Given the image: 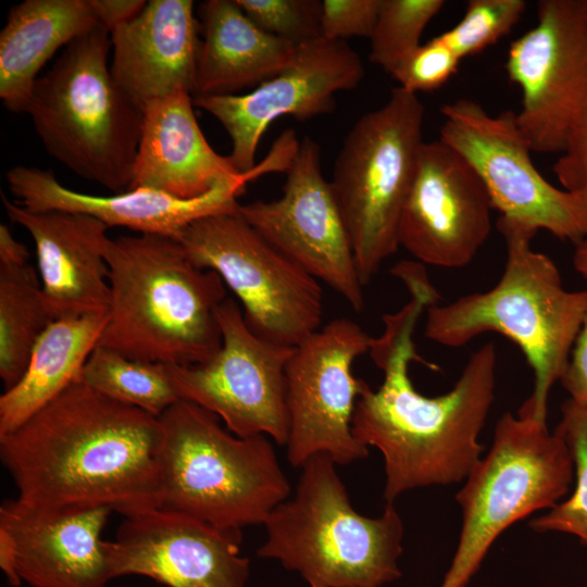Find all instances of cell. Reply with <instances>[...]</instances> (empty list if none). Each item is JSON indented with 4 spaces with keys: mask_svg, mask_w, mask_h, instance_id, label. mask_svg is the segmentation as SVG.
<instances>
[{
    "mask_svg": "<svg viewBox=\"0 0 587 587\" xmlns=\"http://www.w3.org/2000/svg\"><path fill=\"white\" fill-rule=\"evenodd\" d=\"M53 321L34 266L0 264V377L4 390L21 380L36 342Z\"/></svg>",
    "mask_w": 587,
    "mask_h": 587,
    "instance_id": "obj_27",
    "label": "cell"
},
{
    "mask_svg": "<svg viewBox=\"0 0 587 587\" xmlns=\"http://www.w3.org/2000/svg\"><path fill=\"white\" fill-rule=\"evenodd\" d=\"M160 505L217 527L264 524L290 494L265 435L239 437L214 413L178 400L159 416Z\"/></svg>",
    "mask_w": 587,
    "mask_h": 587,
    "instance_id": "obj_7",
    "label": "cell"
},
{
    "mask_svg": "<svg viewBox=\"0 0 587 587\" xmlns=\"http://www.w3.org/2000/svg\"><path fill=\"white\" fill-rule=\"evenodd\" d=\"M497 227L507 245L500 280L487 291L429 305L425 336L452 348L486 332L511 339L535 375L534 391L520 412L546 421L549 391L567 364L587 308V290L563 287L552 260L532 249L535 232L501 217Z\"/></svg>",
    "mask_w": 587,
    "mask_h": 587,
    "instance_id": "obj_4",
    "label": "cell"
},
{
    "mask_svg": "<svg viewBox=\"0 0 587 587\" xmlns=\"http://www.w3.org/2000/svg\"><path fill=\"white\" fill-rule=\"evenodd\" d=\"M111 301L97 347L170 365L210 360L222 346L217 309L226 286L173 238L138 234L105 248Z\"/></svg>",
    "mask_w": 587,
    "mask_h": 587,
    "instance_id": "obj_3",
    "label": "cell"
},
{
    "mask_svg": "<svg viewBox=\"0 0 587 587\" xmlns=\"http://www.w3.org/2000/svg\"><path fill=\"white\" fill-rule=\"evenodd\" d=\"M525 8L524 0H470L462 18L439 38L460 60L473 57L508 35Z\"/></svg>",
    "mask_w": 587,
    "mask_h": 587,
    "instance_id": "obj_31",
    "label": "cell"
},
{
    "mask_svg": "<svg viewBox=\"0 0 587 587\" xmlns=\"http://www.w3.org/2000/svg\"><path fill=\"white\" fill-rule=\"evenodd\" d=\"M440 112L439 139L473 167L501 218L575 245L587 237V202L535 167L515 112L491 115L470 99L447 103Z\"/></svg>",
    "mask_w": 587,
    "mask_h": 587,
    "instance_id": "obj_11",
    "label": "cell"
},
{
    "mask_svg": "<svg viewBox=\"0 0 587 587\" xmlns=\"http://www.w3.org/2000/svg\"><path fill=\"white\" fill-rule=\"evenodd\" d=\"M285 173L278 199L239 203L237 212L276 249L361 312L364 286L330 183L322 173L319 143L309 137L299 141Z\"/></svg>",
    "mask_w": 587,
    "mask_h": 587,
    "instance_id": "obj_15",
    "label": "cell"
},
{
    "mask_svg": "<svg viewBox=\"0 0 587 587\" xmlns=\"http://www.w3.org/2000/svg\"><path fill=\"white\" fill-rule=\"evenodd\" d=\"M199 30L193 1H147L110 34L113 78L141 108L180 90L192 93Z\"/></svg>",
    "mask_w": 587,
    "mask_h": 587,
    "instance_id": "obj_22",
    "label": "cell"
},
{
    "mask_svg": "<svg viewBox=\"0 0 587 587\" xmlns=\"http://www.w3.org/2000/svg\"><path fill=\"white\" fill-rule=\"evenodd\" d=\"M424 107L400 87L361 116L335 160L330 186L363 286L399 246V224L417 168Z\"/></svg>",
    "mask_w": 587,
    "mask_h": 587,
    "instance_id": "obj_8",
    "label": "cell"
},
{
    "mask_svg": "<svg viewBox=\"0 0 587 587\" xmlns=\"http://www.w3.org/2000/svg\"><path fill=\"white\" fill-rule=\"evenodd\" d=\"M27 247L18 242L5 224L0 225V264L21 265L28 263Z\"/></svg>",
    "mask_w": 587,
    "mask_h": 587,
    "instance_id": "obj_38",
    "label": "cell"
},
{
    "mask_svg": "<svg viewBox=\"0 0 587 587\" xmlns=\"http://www.w3.org/2000/svg\"><path fill=\"white\" fill-rule=\"evenodd\" d=\"M253 167L240 178L218 184L195 199L137 188L113 196H93L63 186L49 170L17 165L7 172L15 202L29 211H66L92 216L108 227H126L139 234L176 239L190 223L204 216L236 211L246 185L260 177Z\"/></svg>",
    "mask_w": 587,
    "mask_h": 587,
    "instance_id": "obj_20",
    "label": "cell"
},
{
    "mask_svg": "<svg viewBox=\"0 0 587 587\" xmlns=\"http://www.w3.org/2000/svg\"><path fill=\"white\" fill-rule=\"evenodd\" d=\"M379 7L380 0L322 1V37L341 41L354 36L370 38Z\"/></svg>",
    "mask_w": 587,
    "mask_h": 587,
    "instance_id": "obj_34",
    "label": "cell"
},
{
    "mask_svg": "<svg viewBox=\"0 0 587 587\" xmlns=\"http://www.w3.org/2000/svg\"><path fill=\"white\" fill-rule=\"evenodd\" d=\"M571 449L576 486L573 495L550 511L535 519L530 526L537 532H562L575 535L587 547V409L570 401L563 408L558 426Z\"/></svg>",
    "mask_w": 587,
    "mask_h": 587,
    "instance_id": "obj_30",
    "label": "cell"
},
{
    "mask_svg": "<svg viewBox=\"0 0 587 587\" xmlns=\"http://www.w3.org/2000/svg\"><path fill=\"white\" fill-rule=\"evenodd\" d=\"M190 92L180 90L142 107L143 117L128 190L146 188L179 199L199 198L218 184L240 178L229 157L204 137Z\"/></svg>",
    "mask_w": 587,
    "mask_h": 587,
    "instance_id": "obj_23",
    "label": "cell"
},
{
    "mask_svg": "<svg viewBox=\"0 0 587 587\" xmlns=\"http://www.w3.org/2000/svg\"><path fill=\"white\" fill-rule=\"evenodd\" d=\"M100 26L89 0H25L0 33V98L25 113L38 73L58 49Z\"/></svg>",
    "mask_w": 587,
    "mask_h": 587,
    "instance_id": "obj_25",
    "label": "cell"
},
{
    "mask_svg": "<svg viewBox=\"0 0 587 587\" xmlns=\"http://www.w3.org/2000/svg\"><path fill=\"white\" fill-rule=\"evenodd\" d=\"M560 382L570 402L587 409V308Z\"/></svg>",
    "mask_w": 587,
    "mask_h": 587,
    "instance_id": "obj_36",
    "label": "cell"
},
{
    "mask_svg": "<svg viewBox=\"0 0 587 587\" xmlns=\"http://www.w3.org/2000/svg\"><path fill=\"white\" fill-rule=\"evenodd\" d=\"M110 48L102 26L73 40L36 80L25 113L52 158L121 193L132 183L143 112L113 78Z\"/></svg>",
    "mask_w": 587,
    "mask_h": 587,
    "instance_id": "obj_5",
    "label": "cell"
},
{
    "mask_svg": "<svg viewBox=\"0 0 587 587\" xmlns=\"http://www.w3.org/2000/svg\"><path fill=\"white\" fill-rule=\"evenodd\" d=\"M79 380L158 417L179 400L165 364L129 359L103 347L91 352Z\"/></svg>",
    "mask_w": 587,
    "mask_h": 587,
    "instance_id": "obj_28",
    "label": "cell"
},
{
    "mask_svg": "<svg viewBox=\"0 0 587 587\" xmlns=\"http://www.w3.org/2000/svg\"><path fill=\"white\" fill-rule=\"evenodd\" d=\"M176 240L195 265L221 276L241 302L245 321L257 335L297 347L321 328L320 282L270 243L237 210L196 220Z\"/></svg>",
    "mask_w": 587,
    "mask_h": 587,
    "instance_id": "obj_10",
    "label": "cell"
},
{
    "mask_svg": "<svg viewBox=\"0 0 587 587\" xmlns=\"http://www.w3.org/2000/svg\"><path fill=\"white\" fill-rule=\"evenodd\" d=\"M460 58L439 38L420 45L391 73L400 88L416 95L430 92L458 71Z\"/></svg>",
    "mask_w": 587,
    "mask_h": 587,
    "instance_id": "obj_33",
    "label": "cell"
},
{
    "mask_svg": "<svg viewBox=\"0 0 587 587\" xmlns=\"http://www.w3.org/2000/svg\"><path fill=\"white\" fill-rule=\"evenodd\" d=\"M107 508L45 511L16 499L0 507V567L12 586L107 587Z\"/></svg>",
    "mask_w": 587,
    "mask_h": 587,
    "instance_id": "obj_19",
    "label": "cell"
},
{
    "mask_svg": "<svg viewBox=\"0 0 587 587\" xmlns=\"http://www.w3.org/2000/svg\"><path fill=\"white\" fill-rule=\"evenodd\" d=\"M373 339L355 322L341 317L295 347L285 370L291 465L301 467L316 454L340 465L367 457L369 448L351 427L355 402L367 384L352 374V364L369 352Z\"/></svg>",
    "mask_w": 587,
    "mask_h": 587,
    "instance_id": "obj_13",
    "label": "cell"
},
{
    "mask_svg": "<svg viewBox=\"0 0 587 587\" xmlns=\"http://www.w3.org/2000/svg\"><path fill=\"white\" fill-rule=\"evenodd\" d=\"M403 282L411 300L396 314L384 316V333L369 350L384 372V382L377 390L364 387L351 423L355 439L384 457L387 503L413 488L466 478L480 460L478 436L495 398L497 353L491 342L470 357L447 394L426 397L415 390L409 365L423 360L412 335L421 313L436 303L438 294L425 273H410Z\"/></svg>",
    "mask_w": 587,
    "mask_h": 587,
    "instance_id": "obj_1",
    "label": "cell"
},
{
    "mask_svg": "<svg viewBox=\"0 0 587 587\" xmlns=\"http://www.w3.org/2000/svg\"><path fill=\"white\" fill-rule=\"evenodd\" d=\"M492 204L466 160L440 139L424 142L399 224V246L423 263L463 267L491 229Z\"/></svg>",
    "mask_w": 587,
    "mask_h": 587,
    "instance_id": "obj_18",
    "label": "cell"
},
{
    "mask_svg": "<svg viewBox=\"0 0 587 587\" xmlns=\"http://www.w3.org/2000/svg\"><path fill=\"white\" fill-rule=\"evenodd\" d=\"M574 473L571 449L559 428L519 412L498 421L491 448L457 494L463 522L457 551L440 587H465L492 542L530 513L551 509Z\"/></svg>",
    "mask_w": 587,
    "mask_h": 587,
    "instance_id": "obj_9",
    "label": "cell"
},
{
    "mask_svg": "<svg viewBox=\"0 0 587 587\" xmlns=\"http://www.w3.org/2000/svg\"><path fill=\"white\" fill-rule=\"evenodd\" d=\"M573 263L575 270L587 280V237L576 245Z\"/></svg>",
    "mask_w": 587,
    "mask_h": 587,
    "instance_id": "obj_39",
    "label": "cell"
},
{
    "mask_svg": "<svg viewBox=\"0 0 587 587\" xmlns=\"http://www.w3.org/2000/svg\"><path fill=\"white\" fill-rule=\"evenodd\" d=\"M553 172L563 189L587 202V101L571 127Z\"/></svg>",
    "mask_w": 587,
    "mask_h": 587,
    "instance_id": "obj_35",
    "label": "cell"
},
{
    "mask_svg": "<svg viewBox=\"0 0 587 587\" xmlns=\"http://www.w3.org/2000/svg\"><path fill=\"white\" fill-rule=\"evenodd\" d=\"M100 26L110 34L120 25L133 20L145 8V0H89Z\"/></svg>",
    "mask_w": 587,
    "mask_h": 587,
    "instance_id": "obj_37",
    "label": "cell"
},
{
    "mask_svg": "<svg viewBox=\"0 0 587 587\" xmlns=\"http://www.w3.org/2000/svg\"><path fill=\"white\" fill-rule=\"evenodd\" d=\"M363 76L361 58L346 41L320 37L298 45L291 63L252 91L192 100L223 125L232 140L228 157L240 173H247L257 165V149L272 122L286 115L303 121L329 113L335 95L355 88Z\"/></svg>",
    "mask_w": 587,
    "mask_h": 587,
    "instance_id": "obj_16",
    "label": "cell"
},
{
    "mask_svg": "<svg viewBox=\"0 0 587 587\" xmlns=\"http://www.w3.org/2000/svg\"><path fill=\"white\" fill-rule=\"evenodd\" d=\"M108 319V312L96 313L57 320L47 327L21 380L0 397V436L17 428L79 379Z\"/></svg>",
    "mask_w": 587,
    "mask_h": 587,
    "instance_id": "obj_26",
    "label": "cell"
},
{
    "mask_svg": "<svg viewBox=\"0 0 587 587\" xmlns=\"http://www.w3.org/2000/svg\"><path fill=\"white\" fill-rule=\"evenodd\" d=\"M240 529L152 508L124 516L107 540L112 579L141 575L167 587H245L250 560L240 554Z\"/></svg>",
    "mask_w": 587,
    "mask_h": 587,
    "instance_id": "obj_17",
    "label": "cell"
},
{
    "mask_svg": "<svg viewBox=\"0 0 587 587\" xmlns=\"http://www.w3.org/2000/svg\"><path fill=\"white\" fill-rule=\"evenodd\" d=\"M262 30L296 46L322 37V1L236 0Z\"/></svg>",
    "mask_w": 587,
    "mask_h": 587,
    "instance_id": "obj_32",
    "label": "cell"
},
{
    "mask_svg": "<svg viewBox=\"0 0 587 587\" xmlns=\"http://www.w3.org/2000/svg\"><path fill=\"white\" fill-rule=\"evenodd\" d=\"M11 222L32 236L45 303L53 320L105 313L111 301L101 221L66 211H29L1 192Z\"/></svg>",
    "mask_w": 587,
    "mask_h": 587,
    "instance_id": "obj_21",
    "label": "cell"
},
{
    "mask_svg": "<svg viewBox=\"0 0 587 587\" xmlns=\"http://www.w3.org/2000/svg\"><path fill=\"white\" fill-rule=\"evenodd\" d=\"M220 350L207 362L166 365L179 400L217 415L236 436L265 435L287 445L285 370L295 347L273 342L247 325L232 299L218 307Z\"/></svg>",
    "mask_w": 587,
    "mask_h": 587,
    "instance_id": "obj_12",
    "label": "cell"
},
{
    "mask_svg": "<svg viewBox=\"0 0 587 587\" xmlns=\"http://www.w3.org/2000/svg\"><path fill=\"white\" fill-rule=\"evenodd\" d=\"M161 436L158 416L78 379L1 435L0 458L26 507L127 516L160 505Z\"/></svg>",
    "mask_w": 587,
    "mask_h": 587,
    "instance_id": "obj_2",
    "label": "cell"
},
{
    "mask_svg": "<svg viewBox=\"0 0 587 587\" xmlns=\"http://www.w3.org/2000/svg\"><path fill=\"white\" fill-rule=\"evenodd\" d=\"M444 0H380L371 35L370 60L387 74L420 45L427 24L444 8Z\"/></svg>",
    "mask_w": 587,
    "mask_h": 587,
    "instance_id": "obj_29",
    "label": "cell"
},
{
    "mask_svg": "<svg viewBox=\"0 0 587 587\" xmlns=\"http://www.w3.org/2000/svg\"><path fill=\"white\" fill-rule=\"evenodd\" d=\"M505 71L522 92L516 121L532 151L561 153L587 101V0H540Z\"/></svg>",
    "mask_w": 587,
    "mask_h": 587,
    "instance_id": "obj_14",
    "label": "cell"
},
{
    "mask_svg": "<svg viewBox=\"0 0 587 587\" xmlns=\"http://www.w3.org/2000/svg\"><path fill=\"white\" fill-rule=\"evenodd\" d=\"M202 40L192 98L236 95L259 86L294 60L298 46L258 27L236 0H207L199 5Z\"/></svg>",
    "mask_w": 587,
    "mask_h": 587,
    "instance_id": "obj_24",
    "label": "cell"
},
{
    "mask_svg": "<svg viewBox=\"0 0 587 587\" xmlns=\"http://www.w3.org/2000/svg\"><path fill=\"white\" fill-rule=\"evenodd\" d=\"M326 454L301 465L291 499L264 522L261 558L298 571L310 587H382L400 577L403 523L392 503L378 517L364 516Z\"/></svg>",
    "mask_w": 587,
    "mask_h": 587,
    "instance_id": "obj_6",
    "label": "cell"
}]
</instances>
